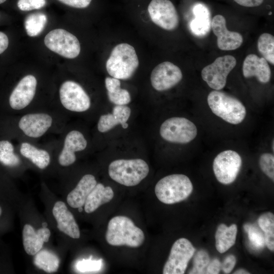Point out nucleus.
I'll return each instance as SVG.
<instances>
[{
    "instance_id": "obj_1",
    "label": "nucleus",
    "mask_w": 274,
    "mask_h": 274,
    "mask_svg": "<svg viewBox=\"0 0 274 274\" xmlns=\"http://www.w3.org/2000/svg\"><path fill=\"white\" fill-rule=\"evenodd\" d=\"M107 243L113 246L138 248L143 244L145 234L129 218L117 216L109 222L105 235Z\"/></svg>"
},
{
    "instance_id": "obj_2",
    "label": "nucleus",
    "mask_w": 274,
    "mask_h": 274,
    "mask_svg": "<svg viewBox=\"0 0 274 274\" xmlns=\"http://www.w3.org/2000/svg\"><path fill=\"white\" fill-rule=\"evenodd\" d=\"M139 64L134 47L127 43H121L112 50L106 62V69L112 77L127 80L133 76Z\"/></svg>"
},
{
    "instance_id": "obj_3",
    "label": "nucleus",
    "mask_w": 274,
    "mask_h": 274,
    "mask_svg": "<svg viewBox=\"0 0 274 274\" xmlns=\"http://www.w3.org/2000/svg\"><path fill=\"white\" fill-rule=\"evenodd\" d=\"M207 102L212 112L226 122L238 124L244 121L247 111L243 103L234 96L220 90H213Z\"/></svg>"
},
{
    "instance_id": "obj_4",
    "label": "nucleus",
    "mask_w": 274,
    "mask_h": 274,
    "mask_svg": "<svg viewBox=\"0 0 274 274\" xmlns=\"http://www.w3.org/2000/svg\"><path fill=\"white\" fill-rule=\"evenodd\" d=\"M149 172L148 164L140 158L117 159L111 162L108 167L110 177L127 187L138 185L146 178Z\"/></svg>"
},
{
    "instance_id": "obj_5",
    "label": "nucleus",
    "mask_w": 274,
    "mask_h": 274,
    "mask_svg": "<svg viewBox=\"0 0 274 274\" xmlns=\"http://www.w3.org/2000/svg\"><path fill=\"white\" fill-rule=\"evenodd\" d=\"M193 185L189 178L183 174H173L161 179L156 184L155 193L161 202L174 204L181 202L191 194Z\"/></svg>"
},
{
    "instance_id": "obj_6",
    "label": "nucleus",
    "mask_w": 274,
    "mask_h": 274,
    "mask_svg": "<svg viewBox=\"0 0 274 274\" xmlns=\"http://www.w3.org/2000/svg\"><path fill=\"white\" fill-rule=\"evenodd\" d=\"M160 134L165 141L175 144H187L197 135V129L190 120L174 117L165 120L160 127Z\"/></svg>"
},
{
    "instance_id": "obj_7",
    "label": "nucleus",
    "mask_w": 274,
    "mask_h": 274,
    "mask_svg": "<svg viewBox=\"0 0 274 274\" xmlns=\"http://www.w3.org/2000/svg\"><path fill=\"white\" fill-rule=\"evenodd\" d=\"M236 64V59L233 56L227 55L219 57L202 70V79L210 88L220 90L225 86L227 77Z\"/></svg>"
},
{
    "instance_id": "obj_8",
    "label": "nucleus",
    "mask_w": 274,
    "mask_h": 274,
    "mask_svg": "<svg viewBox=\"0 0 274 274\" xmlns=\"http://www.w3.org/2000/svg\"><path fill=\"white\" fill-rule=\"evenodd\" d=\"M44 43L52 51L69 59L77 57L81 50L77 37L63 29L50 31L45 36Z\"/></svg>"
},
{
    "instance_id": "obj_9",
    "label": "nucleus",
    "mask_w": 274,
    "mask_h": 274,
    "mask_svg": "<svg viewBox=\"0 0 274 274\" xmlns=\"http://www.w3.org/2000/svg\"><path fill=\"white\" fill-rule=\"evenodd\" d=\"M242 163L240 155L227 150L219 153L214 158L213 168L217 180L225 185L233 183L238 175Z\"/></svg>"
},
{
    "instance_id": "obj_10",
    "label": "nucleus",
    "mask_w": 274,
    "mask_h": 274,
    "mask_svg": "<svg viewBox=\"0 0 274 274\" xmlns=\"http://www.w3.org/2000/svg\"><path fill=\"white\" fill-rule=\"evenodd\" d=\"M37 85V80L35 76L28 75L24 77L11 91L6 105L0 111L6 112L24 109L32 100Z\"/></svg>"
},
{
    "instance_id": "obj_11",
    "label": "nucleus",
    "mask_w": 274,
    "mask_h": 274,
    "mask_svg": "<svg viewBox=\"0 0 274 274\" xmlns=\"http://www.w3.org/2000/svg\"><path fill=\"white\" fill-rule=\"evenodd\" d=\"M195 249L187 238L178 239L173 245L168 258L165 262L163 274H183L193 256Z\"/></svg>"
},
{
    "instance_id": "obj_12",
    "label": "nucleus",
    "mask_w": 274,
    "mask_h": 274,
    "mask_svg": "<svg viewBox=\"0 0 274 274\" xmlns=\"http://www.w3.org/2000/svg\"><path fill=\"white\" fill-rule=\"evenodd\" d=\"M59 98L62 105L72 112H85L91 106L89 95L80 85L73 81H66L61 84Z\"/></svg>"
},
{
    "instance_id": "obj_13",
    "label": "nucleus",
    "mask_w": 274,
    "mask_h": 274,
    "mask_svg": "<svg viewBox=\"0 0 274 274\" xmlns=\"http://www.w3.org/2000/svg\"><path fill=\"white\" fill-rule=\"evenodd\" d=\"M148 11L152 21L161 28L172 30L179 23L177 10L169 0H152Z\"/></svg>"
},
{
    "instance_id": "obj_14",
    "label": "nucleus",
    "mask_w": 274,
    "mask_h": 274,
    "mask_svg": "<svg viewBox=\"0 0 274 274\" xmlns=\"http://www.w3.org/2000/svg\"><path fill=\"white\" fill-rule=\"evenodd\" d=\"M181 69L173 63L164 61L157 65L152 71L150 80L152 87L159 91L168 90L182 79Z\"/></svg>"
},
{
    "instance_id": "obj_15",
    "label": "nucleus",
    "mask_w": 274,
    "mask_h": 274,
    "mask_svg": "<svg viewBox=\"0 0 274 274\" xmlns=\"http://www.w3.org/2000/svg\"><path fill=\"white\" fill-rule=\"evenodd\" d=\"M211 28L217 38V46L220 50H233L242 45L243 36L237 32L230 31L227 29L226 21L223 16L215 15L211 21Z\"/></svg>"
},
{
    "instance_id": "obj_16",
    "label": "nucleus",
    "mask_w": 274,
    "mask_h": 274,
    "mask_svg": "<svg viewBox=\"0 0 274 274\" xmlns=\"http://www.w3.org/2000/svg\"><path fill=\"white\" fill-rule=\"evenodd\" d=\"M52 117L48 114H27L19 120L18 126L26 136L38 138L43 135L51 126Z\"/></svg>"
},
{
    "instance_id": "obj_17",
    "label": "nucleus",
    "mask_w": 274,
    "mask_h": 274,
    "mask_svg": "<svg viewBox=\"0 0 274 274\" xmlns=\"http://www.w3.org/2000/svg\"><path fill=\"white\" fill-rule=\"evenodd\" d=\"M87 142L84 135L79 131L73 130L66 135L63 148L58 156V162L63 166L73 164L76 160L75 152L84 150Z\"/></svg>"
},
{
    "instance_id": "obj_18",
    "label": "nucleus",
    "mask_w": 274,
    "mask_h": 274,
    "mask_svg": "<svg viewBox=\"0 0 274 274\" xmlns=\"http://www.w3.org/2000/svg\"><path fill=\"white\" fill-rule=\"evenodd\" d=\"M53 215L57 221L58 229L73 238L80 237L79 227L72 213L64 202H55L52 209Z\"/></svg>"
},
{
    "instance_id": "obj_19",
    "label": "nucleus",
    "mask_w": 274,
    "mask_h": 274,
    "mask_svg": "<svg viewBox=\"0 0 274 274\" xmlns=\"http://www.w3.org/2000/svg\"><path fill=\"white\" fill-rule=\"evenodd\" d=\"M243 74L246 78L255 77L262 83L269 82L271 78V70L267 60L254 54L246 57L243 65Z\"/></svg>"
},
{
    "instance_id": "obj_20",
    "label": "nucleus",
    "mask_w": 274,
    "mask_h": 274,
    "mask_svg": "<svg viewBox=\"0 0 274 274\" xmlns=\"http://www.w3.org/2000/svg\"><path fill=\"white\" fill-rule=\"evenodd\" d=\"M50 231L47 227H42L36 231L29 224H25L22 231L24 249L28 255H35L42 248L44 243L48 242Z\"/></svg>"
},
{
    "instance_id": "obj_21",
    "label": "nucleus",
    "mask_w": 274,
    "mask_h": 274,
    "mask_svg": "<svg viewBox=\"0 0 274 274\" xmlns=\"http://www.w3.org/2000/svg\"><path fill=\"white\" fill-rule=\"evenodd\" d=\"M131 114V110L126 105H116L112 113L102 115L97 123V129L100 132H107L114 127L121 124L124 129L128 127L127 121Z\"/></svg>"
},
{
    "instance_id": "obj_22",
    "label": "nucleus",
    "mask_w": 274,
    "mask_h": 274,
    "mask_svg": "<svg viewBox=\"0 0 274 274\" xmlns=\"http://www.w3.org/2000/svg\"><path fill=\"white\" fill-rule=\"evenodd\" d=\"M97 182L95 177L86 174L82 177L76 187L67 195L66 201L73 208H78L84 206L86 200Z\"/></svg>"
},
{
    "instance_id": "obj_23",
    "label": "nucleus",
    "mask_w": 274,
    "mask_h": 274,
    "mask_svg": "<svg viewBox=\"0 0 274 274\" xmlns=\"http://www.w3.org/2000/svg\"><path fill=\"white\" fill-rule=\"evenodd\" d=\"M194 18L190 23L192 33L197 37L207 35L211 28V13L208 7L201 3L195 4L193 8Z\"/></svg>"
},
{
    "instance_id": "obj_24",
    "label": "nucleus",
    "mask_w": 274,
    "mask_h": 274,
    "mask_svg": "<svg viewBox=\"0 0 274 274\" xmlns=\"http://www.w3.org/2000/svg\"><path fill=\"white\" fill-rule=\"evenodd\" d=\"M114 196V193L111 187H105L101 183H97L86 200L85 211L87 213L94 212L100 206L109 202Z\"/></svg>"
},
{
    "instance_id": "obj_25",
    "label": "nucleus",
    "mask_w": 274,
    "mask_h": 274,
    "mask_svg": "<svg viewBox=\"0 0 274 274\" xmlns=\"http://www.w3.org/2000/svg\"><path fill=\"white\" fill-rule=\"evenodd\" d=\"M237 231V226L235 224L230 226L224 224L218 226L215 233V242L216 249L219 253L225 252L234 245Z\"/></svg>"
},
{
    "instance_id": "obj_26",
    "label": "nucleus",
    "mask_w": 274,
    "mask_h": 274,
    "mask_svg": "<svg viewBox=\"0 0 274 274\" xmlns=\"http://www.w3.org/2000/svg\"><path fill=\"white\" fill-rule=\"evenodd\" d=\"M20 152L40 169H45L50 162V156L47 151L38 149L28 143L23 142L21 144Z\"/></svg>"
},
{
    "instance_id": "obj_27",
    "label": "nucleus",
    "mask_w": 274,
    "mask_h": 274,
    "mask_svg": "<svg viewBox=\"0 0 274 274\" xmlns=\"http://www.w3.org/2000/svg\"><path fill=\"white\" fill-rule=\"evenodd\" d=\"M120 85L119 79L113 77L105 79V86L109 100L116 105H126L131 101L130 95L127 90L121 88Z\"/></svg>"
},
{
    "instance_id": "obj_28",
    "label": "nucleus",
    "mask_w": 274,
    "mask_h": 274,
    "mask_svg": "<svg viewBox=\"0 0 274 274\" xmlns=\"http://www.w3.org/2000/svg\"><path fill=\"white\" fill-rule=\"evenodd\" d=\"M20 163V159L15 152L13 144L6 138H0V164L13 168L18 166Z\"/></svg>"
},
{
    "instance_id": "obj_29",
    "label": "nucleus",
    "mask_w": 274,
    "mask_h": 274,
    "mask_svg": "<svg viewBox=\"0 0 274 274\" xmlns=\"http://www.w3.org/2000/svg\"><path fill=\"white\" fill-rule=\"evenodd\" d=\"M34 258L35 264L48 273L56 272L59 265V260L54 253L47 250L38 252Z\"/></svg>"
},
{
    "instance_id": "obj_30",
    "label": "nucleus",
    "mask_w": 274,
    "mask_h": 274,
    "mask_svg": "<svg viewBox=\"0 0 274 274\" xmlns=\"http://www.w3.org/2000/svg\"><path fill=\"white\" fill-rule=\"evenodd\" d=\"M258 225L264 232L265 243L271 251H274V215L271 212L265 213L260 216Z\"/></svg>"
},
{
    "instance_id": "obj_31",
    "label": "nucleus",
    "mask_w": 274,
    "mask_h": 274,
    "mask_svg": "<svg viewBox=\"0 0 274 274\" xmlns=\"http://www.w3.org/2000/svg\"><path fill=\"white\" fill-rule=\"evenodd\" d=\"M47 22V17L42 13L28 15L24 21V27L27 34L30 37L39 35L45 28Z\"/></svg>"
},
{
    "instance_id": "obj_32",
    "label": "nucleus",
    "mask_w": 274,
    "mask_h": 274,
    "mask_svg": "<svg viewBox=\"0 0 274 274\" xmlns=\"http://www.w3.org/2000/svg\"><path fill=\"white\" fill-rule=\"evenodd\" d=\"M257 47L259 52L267 62L274 64V37L268 33H264L258 40Z\"/></svg>"
},
{
    "instance_id": "obj_33",
    "label": "nucleus",
    "mask_w": 274,
    "mask_h": 274,
    "mask_svg": "<svg viewBox=\"0 0 274 274\" xmlns=\"http://www.w3.org/2000/svg\"><path fill=\"white\" fill-rule=\"evenodd\" d=\"M244 228L248 234V238L252 247L256 250L262 249L265 244L264 235L255 225L245 224Z\"/></svg>"
},
{
    "instance_id": "obj_34",
    "label": "nucleus",
    "mask_w": 274,
    "mask_h": 274,
    "mask_svg": "<svg viewBox=\"0 0 274 274\" xmlns=\"http://www.w3.org/2000/svg\"><path fill=\"white\" fill-rule=\"evenodd\" d=\"M210 262V258L208 253L204 250H200L194 255L193 267L189 273H206L207 267Z\"/></svg>"
},
{
    "instance_id": "obj_35",
    "label": "nucleus",
    "mask_w": 274,
    "mask_h": 274,
    "mask_svg": "<svg viewBox=\"0 0 274 274\" xmlns=\"http://www.w3.org/2000/svg\"><path fill=\"white\" fill-rule=\"evenodd\" d=\"M261 170L271 180H274V156L271 153L262 154L259 160Z\"/></svg>"
},
{
    "instance_id": "obj_36",
    "label": "nucleus",
    "mask_w": 274,
    "mask_h": 274,
    "mask_svg": "<svg viewBox=\"0 0 274 274\" xmlns=\"http://www.w3.org/2000/svg\"><path fill=\"white\" fill-rule=\"evenodd\" d=\"M46 3V0H18L17 6L21 11H28L41 9Z\"/></svg>"
},
{
    "instance_id": "obj_37",
    "label": "nucleus",
    "mask_w": 274,
    "mask_h": 274,
    "mask_svg": "<svg viewBox=\"0 0 274 274\" xmlns=\"http://www.w3.org/2000/svg\"><path fill=\"white\" fill-rule=\"evenodd\" d=\"M100 261L83 260L79 262L77 267L80 271H91L98 270L100 266Z\"/></svg>"
},
{
    "instance_id": "obj_38",
    "label": "nucleus",
    "mask_w": 274,
    "mask_h": 274,
    "mask_svg": "<svg viewBox=\"0 0 274 274\" xmlns=\"http://www.w3.org/2000/svg\"><path fill=\"white\" fill-rule=\"evenodd\" d=\"M235 263V257L232 254L229 255L225 257L221 263V269L225 273H229L232 270Z\"/></svg>"
},
{
    "instance_id": "obj_39",
    "label": "nucleus",
    "mask_w": 274,
    "mask_h": 274,
    "mask_svg": "<svg viewBox=\"0 0 274 274\" xmlns=\"http://www.w3.org/2000/svg\"><path fill=\"white\" fill-rule=\"evenodd\" d=\"M61 3L71 7L76 8H85L87 7L92 0H58Z\"/></svg>"
},
{
    "instance_id": "obj_40",
    "label": "nucleus",
    "mask_w": 274,
    "mask_h": 274,
    "mask_svg": "<svg viewBox=\"0 0 274 274\" xmlns=\"http://www.w3.org/2000/svg\"><path fill=\"white\" fill-rule=\"evenodd\" d=\"M221 263L217 258H214L209 263L206 273L218 274L221 270Z\"/></svg>"
},
{
    "instance_id": "obj_41",
    "label": "nucleus",
    "mask_w": 274,
    "mask_h": 274,
    "mask_svg": "<svg viewBox=\"0 0 274 274\" xmlns=\"http://www.w3.org/2000/svg\"><path fill=\"white\" fill-rule=\"evenodd\" d=\"M238 5L246 7H255L261 5L264 0H233Z\"/></svg>"
},
{
    "instance_id": "obj_42",
    "label": "nucleus",
    "mask_w": 274,
    "mask_h": 274,
    "mask_svg": "<svg viewBox=\"0 0 274 274\" xmlns=\"http://www.w3.org/2000/svg\"><path fill=\"white\" fill-rule=\"evenodd\" d=\"M8 45L9 39L5 33L0 31V54L7 49Z\"/></svg>"
},
{
    "instance_id": "obj_43",
    "label": "nucleus",
    "mask_w": 274,
    "mask_h": 274,
    "mask_svg": "<svg viewBox=\"0 0 274 274\" xmlns=\"http://www.w3.org/2000/svg\"><path fill=\"white\" fill-rule=\"evenodd\" d=\"M234 274H249L250 272H249L248 271L244 269H239L236 270L234 272H233Z\"/></svg>"
},
{
    "instance_id": "obj_44",
    "label": "nucleus",
    "mask_w": 274,
    "mask_h": 274,
    "mask_svg": "<svg viewBox=\"0 0 274 274\" xmlns=\"http://www.w3.org/2000/svg\"><path fill=\"white\" fill-rule=\"evenodd\" d=\"M3 213V210L2 207L0 205V218L2 217Z\"/></svg>"
},
{
    "instance_id": "obj_45",
    "label": "nucleus",
    "mask_w": 274,
    "mask_h": 274,
    "mask_svg": "<svg viewBox=\"0 0 274 274\" xmlns=\"http://www.w3.org/2000/svg\"><path fill=\"white\" fill-rule=\"evenodd\" d=\"M42 226L43 227H47V223L46 222H44L42 223Z\"/></svg>"
},
{
    "instance_id": "obj_46",
    "label": "nucleus",
    "mask_w": 274,
    "mask_h": 274,
    "mask_svg": "<svg viewBox=\"0 0 274 274\" xmlns=\"http://www.w3.org/2000/svg\"><path fill=\"white\" fill-rule=\"evenodd\" d=\"M79 212H82L83 211V207H81L78 208Z\"/></svg>"
},
{
    "instance_id": "obj_47",
    "label": "nucleus",
    "mask_w": 274,
    "mask_h": 274,
    "mask_svg": "<svg viewBox=\"0 0 274 274\" xmlns=\"http://www.w3.org/2000/svg\"><path fill=\"white\" fill-rule=\"evenodd\" d=\"M7 0H0V4L5 3Z\"/></svg>"
},
{
    "instance_id": "obj_48",
    "label": "nucleus",
    "mask_w": 274,
    "mask_h": 274,
    "mask_svg": "<svg viewBox=\"0 0 274 274\" xmlns=\"http://www.w3.org/2000/svg\"><path fill=\"white\" fill-rule=\"evenodd\" d=\"M272 151H273V150H273V143H274L273 140H272Z\"/></svg>"
}]
</instances>
